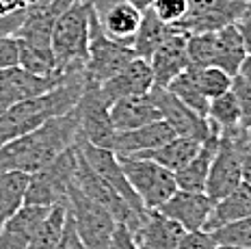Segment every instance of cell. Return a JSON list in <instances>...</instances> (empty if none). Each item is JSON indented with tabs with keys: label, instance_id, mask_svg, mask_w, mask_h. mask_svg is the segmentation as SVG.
I'll list each match as a JSON object with an SVG mask.
<instances>
[{
	"label": "cell",
	"instance_id": "1",
	"mask_svg": "<svg viewBox=\"0 0 251 249\" xmlns=\"http://www.w3.org/2000/svg\"><path fill=\"white\" fill-rule=\"evenodd\" d=\"M78 141H80V119L74 106L59 117L48 119L35 130L0 145V169L35 174L50 165L67 148H74Z\"/></svg>",
	"mask_w": 251,
	"mask_h": 249
},
{
	"label": "cell",
	"instance_id": "2",
	"mask_svg": "<svg viewBox=\"0 0 251 249\" xmlns=\"http://www.w3.org/2000/svg\"><path fill=\"white\" fill-rule=\"evenodd\" d=\"M85 85V65L70 67L63 72V78L54 89L2 108L0 111V145L35 130L52 117H59L63 113L72 111L80 100Z\"/></svg>",
	"mask_w": 251,
	"mask_h": 249
},
{
	"label": "cell",
	"instance_id": "3",
	"mask_svg": "<svg viewBox=\"0 0 251 249\" xmlns=\"http://www.w3.org/2000/svg\"><path fill=\"white\" fill-rule=\"evenodd\" d=\"M89 15H91V2L74 0L56 18L54 30H52V52H54L56 70L59 72H65L70 67H80L87 63Z\"/></svg>",
	"mask_w": 251,
	"mask_h": 249
},
{
	"label": "cell",
	"instance_id": "4",
	"mask_svg": "<svg viewBox=\"0 0 251 249\" xmlns=\"http://www.w3.org/2000/svg\"><path fill=\"white\" fill-rule=\"evenodd\" d=\"M76 163H78V149L74 145V148H67L63 154H59L44 169L30 174L24 204H37V206H46V208L56 204H67V191L74 182Z\"/></svg>",
	"mask_w": 251,
	"mask_h": 249
},
{
	"label": "cell",
	"instance_id": "5",
	"mask_svg": "<svg viewBox=\"0 0 251 249\" xmlns=\"http://www.w3.org/2000/svg\"><path fill=\"white\" fill-rule=\"evenodd\" d=\"M67 210L87 249H108V241L113 236V230L117 227L111 210L91 199L87 193H82L76 182H72L67 191Z\"/></svg>",
	"mask_w": 251,
	"mask_h": 249
},
{
	"label": "cell",
	"instance_id": "6",
	"mask_svg": "<svg viewBox=\"0 0 251 249\" xmlns=\"http://www.w3.org/2000/svg\"><path fill=\"white\" fill-rule=\"evenodd\" d=\"M119 160L128 182L132 184L134 193L148 210H158L177 191L176 174L165 169L163 165L141 156H126Z\"/></svg>",
	"mask_w": 251,
	"mask_h": 249
},
{
	"label": "cell",
	"instance_id": "7",
	"mask_svg": "<svg viewBox=\"0 0 251 249\" xmlns=\"http://www.w3.org/2000/svg\"><path fill=\"white\" fill-rule=\"evenodd\" d=\"M134 56L137 54H134L132 46L119 44V41L111 39L104 33L100 22H98V15L91 7V15H89V54L85 63L87 78L102 85L104 80L119 74Z\"/></svg>",
	"mask_w": 251,
	"mask_h": 249
},
{
	"label": "cell",
	"instance_id": "8",
	"mask_svg": "<svg viewBox=\"0 0 251 249\" xmlns=\"http://www.w3.org/2000/svg\"><path fill=\"white\" fill-rule=\"evenodd\" d=\"M76 113L80 119V139L93 145L111 148L115 137V128L111 124V102L102 96L100 82L87 78L85 91L76 104Z\"/></svg>",
	"mask_w": 251,
	"mask_h": 249
},
{
	"label": "cell",
	"instance_id": "9",
	"mask_svg": "<svg viewBox=\"0 0 251 249\" xmlns=\"http://www.w3.org/2000/svg\"><path fill=\"white\" fill-rule=\"evenodd\" d=\"M188 13L176 26L188 35L217 33L219 28L236 24L249 11L247 0H186Z\"/></svg>",
	"mask_w": 251,
	"mask_h": 249
},
{
	"label": "cell",
	"instance_id": "10",
	"mask_svg": "<svg viewBox=\"0 0 251 249\" xmlns=\"http://www.w3.org/2000/svg\"><path fill=\"white\" fill-rule=\"evenodd\" d=\"M154 104L160 108V115L176 134L180 137H191L197 141H203L212 134V126L208 122V117H201L200 113H195L191 106H186L177 96H174L167 87H151L150 91Z\"/></svg>",
	"mask_w": 251,
	"mask_h": 249
},
{
	"label": "cell",
	"instance_id": "11",
	"mask_svg": "<svg viewBox=\"0 0 251 249\" xmlns=\"http://www.w3.org/2000/svg\"><path fill=\"white\" fill-rule=\"evenodd\" d=\"M63 74L56 76H39L24 70L22 65H11L0 70V111L15 102L28 100L41 93L54 89L61 82Z\"/></svg>",
	"mask_w": 251,
	"mask_h": 249
},
{
	"label": "cell",
	"instance_id": "12",
	"mask_svg": "<svg viewBox=\"0 0 251 249\" xmlns=\"http://www.w3.org/2000/svg\"><path fill=\"white\" fill-rule=\"evenodd\" d=\"M212 206H214V199L206 191L177 189L158 210L169 217V219L177 221L186 232H195V230H206Z\"/></svg>",
	"mask_w": 251,
	"mask_h": 249
},
{
	"label": "cell",
	"instance_id": "13",
	"mask_svg": "<svg viewBox=\"0 0 251 249\" xmlns=\"http://www.w3.org/2000/svg\"><path fill=\"white\" fill-rule=\"evenodd\" d=\"M91 7L98 15L102 30L108 37L119 44L132 46L143 11H139L134 4L126 2V0H93Z\"/></svg>",
	"mask_w": 251,
	"mask_h": 249
},
{
	"label": "cell",
	"instance_id": "14",
	"mask_svg": "<svg viewBox=\"0 0 251 249\" xmlns=\"http://www.w3.org/2000/svg\"><path fill=\"white\" fill-rule=\"evenodd\" d=\"M78 149H80V154L85 156L87 163L91 165V167L96 169L98 174H100L119 195L126 197V199H128L134 208L148 210L143 206V201L139 199V195L134 193L132 184L128 182V178H126V174L122 169V160H119V156L113 152V149L102 148V145H93V143L85 141V139H80V141H78Z\"/></svg>",
	"mask_w": 251,
	"mask_h": 249
},
{
	"label": "cell",
	"instance_id": "15",
	"mask_svg": "<svg viewBox=\"0 0 251 249\" xmlns=\"http://www.w3.org/2000/svg\"><path fill=\"white\" fill-rule=\"evenodd\" d=\"M186 41H188L186 30L174 26L169 37L163 41V46L151 54L150 65H151V74H154L156 87H167L180 72H184L188 67Z\"/></svg>",
	"mask_w": 251,
	"mask_h": 249
},
{
	"label": "cell",
	"instance_id": "16",
	"mask_svg": "<svg viewBox=\"0 0 251 249\" xmlns=\"http://www.w3.org/2000/svg\"><path fill=\"white\" fill-rule=\"evenodd\" d=\"M151 87H154V74H151L150 61L134 56L119 74L104 80L100 85V89H102V96L113 104V102L124 100V98L150 93Z\"/></svg>",
	"mask_w": 251,
	"mask_h": 249
},
{
	"label": "cell",
	"instance_id": "17",
	"mask_svg": "<svg viewBox=\"0 0 251 249\" xmlns=\"http://www.w3.org/2000/svg\"><path fill=\"white\" fill-rule=\"evenodd\" d=\"M174 137H176L174 128L165 119H156V122H150L145 126L132 128V130L115 132L108 149H113L119 158H126V156H134V154L158 148V145L167 143Z\"/></svg>",
	"mask_w": 251,
	"mask_h": 249
},
{
	"label": "cell",
	"instance_id": "18",
	"mask_svg": "<svg viewBox=\"0 0 251 249\" xmlns=\"http://www.w3.org/2000/svg\"><path fill=\"white\" fill-rule=\"evenodd\" d=\"M184 232L180 223L160 210H148L143 223L134 232V241L139 249H176Z\"/></svg>",
	"mask_w": 251,
	"mask_h": 249
},
{
	"label": "cell",
	"instance_id": "19",
	"mask_svg": "<svg viewBox=\"0 0 251 249\" xmlns=\"http://www.w3.org/2000/svg\"><path fill=\"white\" fill-rule=\"evenodd\" d=\"M50 208L37 206V204L20 206L7 219L2 230H0V249H26L28 247L35 230L39 227V223L44 221V217L48 215Z\"/></svg>",
	"mask_w": 251,
	"mask_h": 249
},
{
	"label": "cell",
	"instance_id": "20",
	"mask_svg": "<svg viewBox=\"0 0 251 249\" xmlns=\"http://www.w3.org/2000/svg\"><path fill=\"white\" fill-rule=\"evenodd\" d=\"M217 152H219V128L212 126V134L208 139H203L200 149L195 152V156L176 174L177 189L206 191V182H208V175H210V167Z\"/></svg>",
	"mask_w": 251,
	"mask_h": 249
},
{
	"label": "cell",
	"instance_id": "21",
	"mask_svg": "<svg viewBox=\"0 0 251 249\" xmlns=\"http://www.w3.org/2000/svg\"><path fill=\"white\" fill-rule=\"evenodd\" d=\"M156 119H163V115H160V108L154 104L150 93L124 98V100H117L111 104V124L115 132L132 130V128L145 126Z\"/></svg>",
	"mask_w": 251,
	"mask_h": 249
},
{
	"label": "cell",
	"instance_id": "22",
	"mask_svg": "<svg viewBox=\"0 0 251 249\" xmlns=\"http://www.w3.org/2000/svg\"><path fill=\"white\" fill-rule=\"evenodd\" d=\"M245 217H251V184L243 180L232 193L214 201L206 230L212 232L214 227H221L236 219H245Z\"/></svg>",
	"mask_w": 251,
	"mask_h": 249
},
{
	"label": "cell",
	"instance_id": "23",
	"mask_svg": "<svg viewBox=\"0 0 251 249\" xmlns=\"http://www.w3.org/2000/svg\"><path fill=\"white\" fill-rule=\"evenodd\" d=\"M245 56H247V50L236 24L223 26L214 33V65L217 67H221L229 76H236Z\"/></svg>",
	"mask_w": 251,
	"mask_h": 249
},
{
	"label": "cell",
	"instance_id": "24",
	"mask_svg": "<svg viewBox=\"0 0 251 249\" xmlns=\"http://www.w3.org/2000/svg\"><path fill=\"white\" fill-rule=\"evenodd\" d=\"M200 145H201V141H197V139L180 137V134H176V137L169 139L167 143L158 145V148H154V149H148V152L134 154V156L150 158V160H154V163L163 165L165 169L177 174V171L184 167L188 160L195 156V152L200 149Z\"/></svg>",
	"mask_w": 251,
	"mask_h": 249
},
{
	"label": "cell",
	"instance_id": "25",
	"mask_svg": "<svg viewBox=\"0 0 251 249\" xmlns=\"http://www.w3.org/2000/svg\"><path fill=\"white\" fill-rule=\"evenodd\" d=\"M174 30L171 24H165L163 20L158 18L151 9L143 11L141 15V24H139V30L134 35V41H132V50L139 59H145L150 61L151 54L163 46V41L169 37V33Z\"/></svg>",
	"mask_w": 251,
	"mask_h": 249
},
{
	"label": "cell",
	"instance_id": "26",
	"mask_svg": "<svg viewBox=\"0 0 251 249\" xmlns=\"http://www.w3.org/2000/svg\"><path fill=\"white\" fill-rule=\"evenodd\" d=\"M28 180L30 174H26V171L0 169V230L9 217L24 204Z\"/></svg>",
	"mask_w": 251,
	"mask_h": 249
},
{
	"label": "cell",
	"instance_id": "27",
	"mask_svg": "<svg viewBox=\"0 0 251 249\" xmlns=\"http://www.w3.org/2000/svg\"><path fill=\"white\" fill-rule=\"evenodd\" d=\"M67 217V204H56L48 210L44 221L35 230L33 238H30L26 249H56L63 234V225H65Z\"/></svg>",
	"mask_w": 251,
	"mask_h": 249
},
{
	"label": "cell",
	"instance_id": "28",
	"mask_svg": "<svg viewBox=\"0 0 251 249\" xmlns=\"http://www.w3.org/2000/svg\"><path fill=\"white\" fill-rule=\"evenodd\" d=\"M167 89L174 93V96L180 98L186 106H191L195 113H200L201 117H208L210 100L200 91V87H197V82H195V70H193L191 65H188L184 72H180V74L167 85Z\"/></svg>",
	"mask_w": 251,
	"mask_h": 249
},
{
	"label": "cell",
	"instance_id": "29",
	"mask_svg": "<svg viewBox=\"0 0 251 249\" xmlns=\"http://www.w3.org/2000/svg\"><path fill=\"white\" fill-rule=\"evenodd\" d=\"M208 122H210L214 128H219V132L232 130V128L240 126V106H238L232 91H226L210 100Z\"/></svg>",
	"mask_w": 251,
	"mask_h": 249
},
{
	"label": "cell",
	"instance_id": "30",
	"mask_svg": "<svg viewBox=\"0 0 251 249\" xmlns=\"http://www.w3.org/2000/svg\"><path fill=\"white\" fill-rule=\"evenodd\" d=\"M18 65H22L24 70L33 72L39 76H56L63 72L56 70V61H54V52L52 48H37V46L24 44L20 39V61Z\"/></svg>",
	"mask_w": 251,
	"mask_h": 249
},
{
	"label": "cell",
	"instance_id": "31",
	"mask_svg": "<svg viewBox=\"0 0 251 249\" xmlns=\"http://www.w3.org/2000/svg\"><path fill=\"white\" fill-rule=\"evenodd\" d=\"M193 70H195L197 87H200V91L208 98V100H212V98L229 91V87H232V76H229L227 72H223L221 67H217V65L193 67Z\"/></svg>",
	"mask_w": 251,
	"mask_h": 249
},
{
	"label": "cell",
	"instance_id": "32",
	"mask_svg": "<svg viewBox=\"0 0 251 249\" xmlns=\"http://www.w3.org/2000/svg\"><path fill=\"white\" fill-rule=\"evenodd\" d=\"M210 234L217 245H232V247L251 249V217L229 221L221 227H214Z\"/></svg>",
	"mask_w": 251,
	"mask_h": 249
},
{
	"label": "cell",
	"instance_id": "33",
	"mask_svg": "<svg viewBox=\"0 0 251 249\" xmlns=\"http://www.w3.org/2000/svg\"><path fill=\"white\" fill-rule=\"evenodd\" d=\"M186 56H188V65L193 67L214 65V33L188 35Z\"/></svg>",
	"mask_w": 251,
	"mask_h": 249
},
{
	"label": "cell",
	"instance_id": "34",
	"mask_svg": "<svg viewBox=\"0 0 251 249\" xmlns=\"http://www.w3.org/2000/svg\"><path fill=\"white\" fill-rule=\"evenodd\" d=\"M150 9L158 15L165 24L176 26L177 22H182V20L186 18L188 2L186 0H154V4H151Z\"/></svg>",
	"mask_w": 251,
	"mask_h": 249
},
{
	"label": "cell",
	"instance_id": "35",
	"mask_svg": "<svg viewBox=\"0 0 251 249\" xmlns=\"http://www.w3.org/2000/svg\"><path fill=\"white\" fill-rule=\"evenodd\" d=\"M229 91L234 93L238 106H240V126L247 130L251 126V85L240 76H232V87Z\"/></svg>",
	"mask_w": 251,
	"mask_h": 249
},
{
	"label": "cell",
	"instance_id": "36",
	"mask_svg": "<svg viewBox=\"0 0 251 249\" xmlns=\"http://www.w3.org/2000/svg\"><path fill=\"white\" fill-rule=\"evenodd\" d=\"M217 243H214L212 234L208 230H195V232H184V236L180 238L176 249H214Z\"/></svg>",
	"mask_w": 251,
	"mask_h": 249
},
{
	"label": "cell",
	"instance_id": "37",
	"mask_svg": "<svg viewBox=\"0 0 251 249\" xmlns=\"http://www.w3.org/2000/svg\"><path fill=\"white\" fill-rule=\"evenodd\" d=\"M20 61V39L15 35H0V70L18 65Z\"/></svg>",
	"mask_w": 251,
	"mask_h": 249
},
{
	"label": "cell",
	"instance_id": "38",
	"mask_svg": "<svg viewBox=\"0 0 251 249\" xmlns=\"http://www.w3.org/2000/svg\"><path fill=\"white\" fill-rule=\"evenodd\" d=\"M56 249H87V245L82 243V238L76 230V223H74V219H72L70 210H67L65 225H63V234H61V241H59V247Z\"/></svg>",
	"mask_w": 251,
	"mask_h": 249
},
{
	"label": "cell",
	"instance_id": "39",
	"mask_svg": "<svg viewBox=\"0 0 251 249\" xmlns=\"http://www.w3.org/2000/svg\"><path fill=\"white\" fill-rule=\"evenodd\" d=\"M108 249H139V247H137L132 232L126 225H122V223H117V227L113 230L111 241H108Z\"/></svg>",
	"mask_w": 251,
	"mask_h": 249
},
{
	"label": "cell",
	"instance_id": "40",
	"mask_svg": "<svg viewBox=\"0 0 251 249\" xmlns=\"http://www.w3.org/2000/svg\"><path fill=\"white\" fill-rule=\"evenodd\" d=\"M236 26L240 30V35H243V41H245V50H247V54L251 56V11H247L243 15V18L236 22Z\"/></svg>",
	"mask_w": 251,
	"mask_h": 249
},
{
	"label": "cell",
	"instance_id": "41",
	"mask_svg": "<svg viewBox=\"0 0 251 249\" xmlns=\"http://www.w3.org/2000/svg\"><path fill=\"white\" fill-rule=\"evenodd\" d=\"M243 180L251 184V148H247L245 158H243Z\"/></svg>",
	"mask_w": 251,
	"mask_h": 249
},
{
	"label": "cell",
	"instance_id": "42",
	"mask_svg": "<svg viewBox=\"0 0 251 249\" xmlns=\"http://www.w3.org/2000/svg\"><path fill=\"white\" fill-rule=\"evenodd\" d=\"M238 76H240V78H245V80H247L249 85H251V56H249V54L245 56V61H243V63H240Z\"/></svg>",
	"mask_w": 251,
	"mask_h": 249
},
{
	"label": "cell",
	"instance_id": "43",
	"mask_svg": "<svg viewBox=\"0 0 251 249\" xmlns=\"http://www.w3.org/2000/svg\"><path fill=\"white\" fill-rule=\"evenodd\" d=\"M126 2H130V4H134V7L139 9V11H148V9L154 4V0H126Z\"/></svg>",
	"mask_w": 251,
	"mask_h": 249
},
{
	"label": "cell",
	"instance_id": "44",
	"mask_svg": "<svg viewBox=\"0 0 251 249\" xmlns=\"http://www.w3.org/2000/svg\"><path fill=\"white\" fill-rule=\"evenodd\" d=\"M214 249H243V247H232V245H217Z\"/></svg>",
	"mask_w": 251,
	"mask_h": 249
},
{
	"label": "cell",
	"instance_id": "45",
	"mask_svg": "<svg viewBox=\"0 0 251 249\" xmlns=\"http://www.w3.org/2000/svg\"><path fill=\"white\" fill-rule=\"evenodd\" d=\"M247 139H249V143H251V126L247 128Z\"/></svg>",
	"mask_w": 251,
	"mask_h": 249
},
{
	"label": "cell",
	"instance_id": "46",
	"mask_svg": "<svg viewBox=\"0 0 251 249\" xmlns=\"http://www.w3.org/2000/svg\"><path fill=\"white\" fill-rule=\"evenodd\" d=\"M247 7H249V11H251V0H247Z\"/></svg>",
	"mask_w": 251,
	"mask_h": 249
},
{
	"label": "cell",
	"instance_id": "47",
	"mask_svg": "<svg viewBox=\"0 0 251 249\" xmlns=\"http://www.w3.org/2000/svg\"><path fill=\"white\" fill-rule=\"evenodd\" d=\"M80 2H93V0H80Z\"/></svg>",
	"mask_w": 251,
	"mask_h": 249
}]
</instances>
